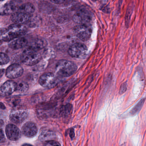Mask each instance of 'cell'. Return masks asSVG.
<instances>
[{"label": "cell", "mask_w": 146, "mask_h": 146, "mask_svg": "<svg viewBox=\"0 0 146 146\" xmlns=\"http://www.w3.org/2000/svg\"><path fill=\"white\" fill-rule=\"evenodd\" d=\"M27 32V28L22 25L14 24L7 29L0 30V34L3 41L10 42L15 38L21 37Z\"/></svg>", "instance_id": "6da1fadb"}, {"label": "cell", "mask_w": 146, "mask_h": 146, "mask_svg": "<svg viewBox=\"0 0 146 146\" xmlns=\"http://www.w3.org/2000/svg\"><path fill=\"white\" fill-rule=\"evenodd\" d=\"M77 70L76 64L71 61L61 60L56 65L57 74L62 77H69L73 75Z\"/></svg>", "instance_id": "7a4b0ae2"}, {"label": "cell", "mask_w": 146, "mask_h": 146, "mask_svg": "<svg viewBox=\"0 0 146 146\" xmlns=\"http://www.w3.org/2000/svg\"><path fill=\"white\" fill-rule=\"evenodd\" d=\"M42 58V56L38 51H33L26 48L21 55V60L26 66H33L39 63Z\"/></svg>", "instance_id": "3957f363"}, {"label": "cell", "mask_w": 146, "mask_h": 146, "mask_svg": "<svg viewBox=\"0 0 146 146\" xmlns=\"http://www.w3.org/2000/svg\"><path fill=\"white\" fill-rule=\"evenodd\" d=\"M39 82L43 87L51 89L57 86L58 80L53 73H45L40 76Z\"/></svg>", "instance_id": "277c9868"}, {"label": "cell", "mask_w": 146, "mask_h": 146, "mask_svg": "<svg viewBox=\"0 0 146 146\" xmlns=\"http://www.w3.org/2000/svg\"><path fill=\"white\" fill-rule=\"evenodd\" d=\"M19 6L14 0L0 1V15L13 14L18 11Z\"/></svg>", "instance_id": "5b68a950"}, {"label": "cell", "mask_w": 146, "mask_h": 146, "mask_svg": "<svg viewBox=\"0 0 146 146\" xmlns=\"http://www.w3.org/2000/svg\"><path fill=\"white\" fill-rule=\"evenodd\" d=\"M74 33L79 39L82 41H86L91 37V27L88 24L79 25L75 27Z\"/></svg>", "instance_id": "8992f818"}, {"label": "cell", "mask_w": 146, "mask_h": 146, "mask_svg": "<svg viewBox=\"0 0 146 146\" xmlns=\"http://www.w3.org/2000/svg\"><path fill=\"white\" fill-rule=\"evenodd\" d=\"M87 50V48L84 44L76 43L69 47L68 52L71 57L78 58L85 56Z\"/></svg>", "instance_id": "52a82bcc"}, {"label": "cell", "mask_w": 146, "mask_h": 146, "mask_svg": "<svg viewBox=\"0 0 146 146\" xmlns=\"http://www.w3.org/2000/svg\"><path fill=\"white\" fill-rule=\"evenodd\" d=\"M27 116V111L23 108H15L11 111L10 119L12 122L16 123H20L24 121Z\"/></svg>", "instance_id": "ba28073f"}, {"label": "cell", "mask_w": 146, "mask_h": 146, "mask_svg": "<svg viewBox=\"0 0 146 146\" xmlns=\"http://www.w3.org/2000/svg\"><path fill=\"white\" fill-rule=\"evenodd\" d=\"M92 16L91 14L85 10H80L77 12L73 17V20L79 25H87L91 21Z\"/></svg>", "instance_id": "9c48e42d"}, {"label": "cell", "mask_w": 146, "mask_h": 146, "mask_svg": "<svg viewBox=\"0 0 146 146\" xmlns=\"http://www.w3.org/2000/svg\"><path fill=\"white\" fill-rule=\"evenodd\" d=\"M24 69L19 64L14 63L9 66L6 71V76L10 79H16L23 74Z\"/></svg>", "instance_id": "30bf717a"}, {"label": "cell", "mask_w": 146, "mask_h": 146, "mask_svg": "<svg viewBox=\"0 0 146 146\" xmlns=\"http://www.w3.org/2000/svg\"><path fill=\"white\" fill-rule=\"evenodd\" d=\"M17 84L13 80L5 82L0 87V96L5 97L10 96L16 91Z\"/></svg>", "instance_id": "8fae6325"}, {"label": "cell", "mask_w": 146, "mask_h": 146, "mask_svg": "<svg viewBox=\"0 0 146 146\" xmlns=\"http://www.w3.org/2000/svg\"><path fill=\"white\" fill-rule=\"evenodd\" d=\"M31 16L32 15L17 11L12 14L11 19L14 24L23 25L30 20Z\"/></svg>", "instance_id": "7c38bea8"}, {"label": "cell", "mask_w": 146, "mask_h": 146, "mask_svg": "<svg viewBox=\"0 0 146 146\" xmlns=\"http://www.w3.org/2000/svg\"><path fill=\"white\" fill-rule=\"evenodd\" d=\"M6 133L8 138L10 140L17 141L21 136V132L19 128L13 124L7 125L6 128Z\"/></svg>", "instance_id": "4fadbf2b"}, {"label": "cell", "mask_w": 146, "mask_h": 146, "mask_svg": "<svg viewBox=\"0 0 146 146\" xmlns=\"http://www.w3.org/2000/svg\"><path fill=\"white\" fill-rule=\"evenodd\" d=\"M22 133L28 138H32L37 135V128L35 123L32 122H27L22 127Z\"/></svg>", "instance_id": "5bb4252c"}, {"label": "cell", "mask_w": 146, "mask_h": 146, "mask_svg": "<svg viewBox=\"0 0 146 146\" xmlns=\"http://www.w3.org/2000/svg\"><path fill=\"white\" fill-rule=\"evenodd\" d=\"M28 43L27 40L24 37L15 38L9 42L8 44L9 48L13 50H18L25 47Z\"/></svg>", "instance_id": "9a60e30c"}, {"label": "cell", "mask_w": 146, "mask_h": 146, "mask_svg": "<svg viewBox=\"0 0 146 146\" xmlns=\"http://www.w3.org/2000/svg\"><path fill=\"white\" fill-rule=\"evenodd\" d=\"M46 42L41 39H37L32 41L27 45L26 49L33 50L38 51L43 48L46 46Z\"/></svg>", "instance_id": "2e32d148"}, {"label": "cell", "mask_w": 146, "mask_h": 146, "mask_svg": "<svg viewBox=\"0 0 146 146\" xmlns=\"http://www.w3.org/2000/svg\"><path fill=\"white\" fill-rule=\"evenodd\" d=\"M55 136V134L50 129H43L39 135V139L41 141H47L52 140Z\"/></svg>", "instance_id": "e0dca14e"}, {"label": "cell", "mask_w": 146, "mask_h": 146, "mask_svg": "<svg viewBox=\"0 0 146 146\" xmlns=\"http://www.w3.org/2000/svg\"><path fill=\"white\" fill-rule=\"evenodd\" d=\"M35 10V7L33 4L30 3H26L20 5L18 11L32 15L34 13Z\"/></svg>", "instance_id": "ac0fdd59"}, {"label": "cell", "mask_w": 146, "mask_h": 146, "mask_svg": "<svg viewBox=\"0 0 146 146\" xmlns=\"http://www.w3.org/2000/svg\"><path fill=\"white\" fill-rule=\"evenodd\" d=\"M72 110V105L70 104H67L61 107L59 111V114L61 116H67L71 113Z\"/></svg>", "instance_id": "d6986e66"}, {"label": "cell", "mask_w": 146, "mask_h": 146, "mask_svg": "<svg viewBox=\"0 0 146 146\" xmlns=\"http://www.w3.org/2000/svg\"><path fill=\"white\" fill-rule=\"evenodd\" d=\"M29 86L27 82H21L17 84L15 92H18L20 93L26 92L28 90Z\"/></svg>", "instance_id": "ffe728a7"}, {"label": "cell", "mask_w": 146, "mask_h": 146, "mask_svg": "<svg viewBox=\"0 0 146 146\" xmlns=\"http://www.w3.org/2000/svg\"><path fill=\"white\" fill-rule=\"evenodd\" d=\"M10 60L9 57L5 53L0 52V66L7 64Z\"/></svg>", "instance_id": "44dd1931"}, {"label": "cell", "mask_w": 146, "mask_h": 146, "mask_svg": "<svg viewBox=\"0 0 146 146\" xmlns=\"http://www.w3.org/2000/svg\"><path fill=\"white\" fill-rule=\"evenodd\" d=\"M144 102H145V100L142 99L139 102L136 106L133 108L131 111V113L132 115H135L136 113H138L141 109L142 108L143 104H144Z\"/></svg>", "instance_id": "7402d4cb"}, {"label": "cell", "mask_w": 146, "mask_h": 146, "mask_svg": "<svg viewBox=\"0 0 146 146\" xmlns=\"http://www.w3.org/2000/svg\"><path fill=\"white\" fill-rule=\"evenodd\" d=\"M43 146H61V145L55 141L51 140L46 141Z\"/></svg>", "instance_id": "603a6c76"}, {"label": "cell", "mask_w": 146, "mask_h": 146, "mask_svg": "<svg viewBox=\"0 0 146 146\" xmlns=\"http://www.w3.org/2000/svg\"><path fill=\"white\" fill-rule=\"evenodd\" d=\"M127 83H124L121 86V88H120V92L119 93L121 94H123V93L125 92L127 90Z\"/></svg>", "instance_id": "cb8c5ba5"}, {"label": "cell", "mask_w": 146, "mask_h": 146, "mask_svg": "<svg viewBox=\"0 0 146 146\" xmlns=\"http://www.w3.org/2000/svg\"><path fill=\"white\" fill-rule=\"evenodd\" d=\"M5 140V136L2 130L0 129V143L4 142Z\"/></svg>", "instance_id": "d4e9b609"}, {"label": "cell", "mask_w": 146, "mask_h": 146, "mask_svg": "<svg viewBox=\"0 0 146 146\" xmlns=\"http://www.w3.org/2000/svg\"><path fill=\"white\" fill-rule=\"evenodd\" d=\"M66 0H50L51 2L56 4H61L65 2Z\"/></svg>", "instance_id": "484cf974"}, {"label": "cell", "mask_w": 146, "mask_h": 146, "mask_svg": "<svg viewBox=\"0 0 146 146\" xmlns=\"http://www.w3.org/2000/svg\"><path fill=\"white\" fill-rule=\"evenodd\" d=\"M4 72V69L0 67V79L3 75Z\"/></svg>", "instance_id": "4316f807"}, {"label": "cell", "mask_w": 146, "mask_h": 146, "mask_svg": "<svg viewBox=\"0 0 146 146\" xmlns=\"http://www.w3.org/2000/svg\"><path fill=\"white\" fill-rule=\"evenodd\" d=\"M3 124H4V121H3L2 119H1V118H0V128L2 127Z\"/></svg>", "instance_id": "83f0119b"}, {"label": "cell", "mask_w": 146, "mask_h": 146, "mask_svg": "<svg viewBox=\"0 0 146 146\" xmlns=\"http://www.w3.org/2000/svg\"><path fill=\"white\" fill-rule=\"evenodd\" d=\"M22 146H33L32 145H30V144H24V145H23Z\"/></svg>", "instance_id": "f1b7e54d"}, {"label": "cell", "mask_w": 146, "mask_h": 146, "mask_svg": "<svg viewBox=\"0 0 146 146\" xmlns=\"http://www.w3.org/2000/svg\"><path fill=\"white\" fill-rule=\"evenodd\" d=\"M3 40L2 39L1 37V34H0V44H1V43L2 42Z\"/></svg>", "instance_id": "f546056e"}, {"label": "cell", "mask_w": 146, "mask_h": 146, "mask_svg": "<svg viewBox=\"0 0 146 146\" xmlns=\"http://www.w3.org/2000/svg\"><path fill=\"white\" fill-rule=\"evenodd\" d=\"M2 1H3V0H2Z\"/></svg>", "instance_id": "4dcf8cb0"}]
</instances>
